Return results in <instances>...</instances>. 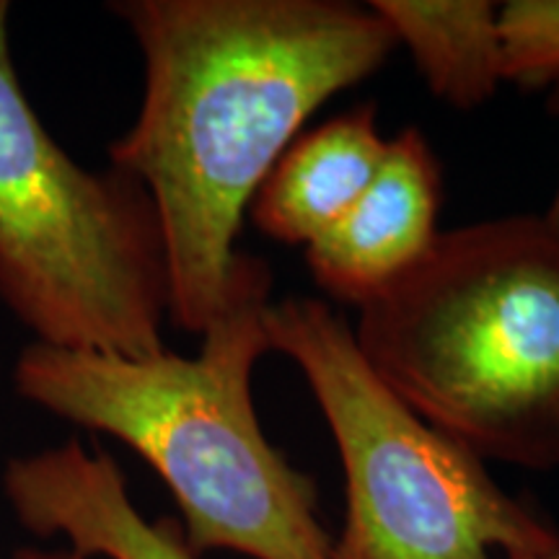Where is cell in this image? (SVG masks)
Here are the masks:
<instances>
[{
	"mask_svg": "<svg viewBox=\"0 0 559 559\" xmlns=\"http://www.w3.org/2000/svg\"><path fill=\"white\" fill-rule=\"evenodd\" d=\"M502 81L521 88L559 83V0H508L498 5Z\"/></svg>",
	"mask_w": 559,
	"mask_h": 559,
	"instance_id": "obj_10",
	"label": "cell"
},
{
	"mask_svg": "<svg viewBox=\"0 0 559 559\" xmlns=\"http://www.w3.org/2000/svg\"><path fill=\"white\" fill-rule=\"evenodd\" d=\"M440 202L443 177L428 138L417 128L396 132L358 202L306 247L313 283L360 309L428 254Z\"/></svg>",
	"mask_w": 559,
	"mask_h": 559,
	"instance_id": "obj_6",
	"label": "cell"
},
{
	"mask_svg": "<svg viewBox=\"0 0 559 559\" xmlns=\"http://www.w3.org/2000/svg\"><path fill=\"white\" fill-rule=\"evenodd\" d=\"M272 270L251 257L194 358L79 353L34 342L13 383L24 400L117 438L164 479L194 557L332 559L319 487L264 436L251 376L270 353Z\"/></svg>",
	"mask_w": 559,
	"mask_h": 559,
	"instance_id": "obj_2",
	"label": "cell"
},
{
	"mask_svg": "<svg viewBox=\"0 0 559 559\" xmlns=\"http://www.w3.org/2000/svg\"><path fill=\"white\" fill-rule=\"evenodd\" d=\"M145 62L138 120L109 148L156 210L169 319L202 334L239 288L251 200L306 120L373 75L396 39L342 0H124Z\"/></svg>",
	"mask_w": 559,
	"mask_h": 559,
	"instance_id": "obj_1",
	"label": "cell"
},
{
	"mask_svg": "<svg viewBox=\"0 0 559 559\" xmlns=\"http://www.w3.org/2000/svg\"><path fill=\"white\" fill-rule=\"evenodd\" d=\"M534 559H559V549L551 551V555H544V557H534Z\"/></svg>",
	"mask_w": 559,
	"mask_h": 559,
	"instance_id": "obj_13",
	"label": "cell"
},
{
	"mask_svg": "<svg viewBox=\"0 0 559 559\" xmlns=\"http://www.w3.org/2000/svg\"><path fill=\"white\" fill-rule=\"evenodd\" d=\"M0 298L39 345L166 353L169 277L148 192L55 143L16 79L0 0Z\"/></svg>",
	"mask_w": 559,
	"mask_h": 559,
	"instance_id": "obj_4",
	"label": "cell"
},
{
	"mask_svg": "<svg viewBox=\"0 0 559 559\" xmlns=\"http://www.w3.org/2000/svg\"><path fill=\"white\" fill-rule=\"evenodd\" d=\"M551 109H555V115L559 117V83L555 86V96H551ZM544 221H547L549 226L559 234V187H557L555 200H551L549 210H547V213H544Z\"/></svg>",
	"mask_w": 559,
	"mask_h": 559,
	"instance_id": "obj_12",
	"label": "cell"
},
{
	"mask_svg": "<svg viewBox=\"0 0 559 559\" xmlns=\"http://www.w3.org/2000/svg\"><path fill=\"white\" fill-rule=\"evenodd\" d=\"M407 47L432 96L477 109L502 83L498 3L489 0H373L368 3Z\"/></svg>",
	"mask_w": 559,
	"mask_h": 559,
	"instance_id": "obj_9",
	"label": "cell"
},
{
	"mask_svg": "<svg viewBox=\"0 0 559 559\" xmlns=\"http://www.w3.org/2000/svg\"><path fill=\"white\" fill-rule=\"evenodd\" d=\"M13 559H83L75 555L73 549H37V547H24L16 549Z\"/></svg>",
	"mask_w": 559,
	"mask_h": 559,
	"instance_id": "obj_11",
	"label": "cell"
},
{
	"mask_svg": "<svg viewBox=\"0 0 559 559\" xmlns=\"http://www.w3.org/2000/svg\"><path fill=\"white\" fill-rule=\"evenodd\" d=\"M3 492L21 526L41 539L62 536L83 559H198L177 519L148 521L107 451L79 440L13 459Z\"/></svg>",
	"mask_w": 559,
	"mask_h": 559,
	"instance_id": "obj_7",
	"label": "cell"
},
{
	"mask_svg": "<svg viewBox=\"0 0 559 559\" xmlns=\"http://www.w3.org/2000/svg\"><path fill=\"white\" fill-rule=\"evenodd\" d=\"M267 337L304 373L345 469L347 519L332 559H534L559 549L547 519L373 373L353 324L326 300H272Z\"/></svg>",
	"mask_w": 559,
	"mask_h": 559,
	"instance_id": "obj_5",
	"label": "cell"
},
{
	"mask_svg": "<svg viewBox=\"0 0 559 559\" xmlns=\"http://www.w3.org/2000/svg\"><path fill=\"white\" fill-rule=\"evenodd\" d=\"M373 104H360L293 140L249 205L272 241L309 247L366 192L386 156Z\"/></svg>",
	"mask_w": 559,
	"mask_h": 559,
	"instance_id": "obj_8",
	"label": "cell"
},
{
	"mask_svg": "<svg viewBox=\"0 0 559 559\" xmlns=\"http://www.w3.org/2000/svg\"><path fill=\"white\" fill-rule=\"evenodd\" d=\"M353 334L415 415L481 461L559 469V234L544 215L440 230Z\"/></svg>",
	"mask_w": 559,
	"mask_h": 559,
	"instance_id": "obj_3",
	"label": "cell"
}]
</instances>
